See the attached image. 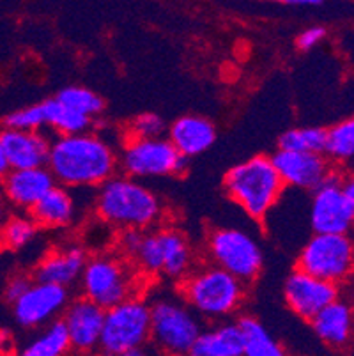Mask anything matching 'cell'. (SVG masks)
I'll list each match as a JSON object with an SVG mask.
<instances>
[{"label": "cell", "mask_w": 354, "mask_h": 356, "mask_svg": "<svg viewBox=\"0 0 354 356\" xmlns=\"http://www.w3.org/2000/svg\"><path fill=\"white\" fill-rule=\"evenodd\" d=\"M119 167V154L103 135L86 131L55 137L50 142L47 168L64 188H99L112 179Z\"/></svg>", "instance_id": "6da1fadb"}, {"label": "cell", "mask_w": 354, "mask_h": 356, "mask_svg": "<svg viewBox=\"0 0 354 356\" xmlns=\"http://www.w3.org/2000/svg\"><path fill=\"white\" fill-rule=\"evenodd\" d=\"M117 254L144 277H165L181 282L195 268V250L190 239L179 229L124 231L117 238Z\"/></svg>", "instance_id": "7a4b0ae2"}, {"label": "cell", "mask_w": 354, "mask_h": 356, "mask_svg": "<svg viewBox=\"0 0 354 356\" xmlns=\"http://www.w3.org/2000/svg\"><path fill=\"white\" fill-rule=\"evenodd\" d=\"M97 218L117 231H149L163 220V202L149 186L128 176L103 183L94 197Z\"/></svg>", "instance_id": "3957f363"}, {"label": "cell", "mask_w": 354, "mask_h": 356, "mask_svg": "<svg viewBox=\"0 0 354 356\" xmlns=\"http://www.w3.org/2000/svg\"><path fill=\"white\" fill-rule=\"evenodd\" d=\"M223 190L246 216L264 222L282 199L285 186L271 156L255 154L227 170Z\"/></svg>", "instance_id": "277c9868"}, {"label": "cell", "mask_w": 354, "mask_h": 356, "mask_svg": "<svg viewBox=\"0 0 354 356\" xmlns=\"http://www.w3.org/2000/svg\"><path fill=\"white\" fill-rule=\"evenodd\" d=\"M179 298L200 319L222 323L239 312L246 300V286L209 262L195 266L179 282Z\"/></svg>", "instance_id": "5b68a950"}, {"label": "cell", "mask_w": 354, "mask_h": 356, "mask_svg": "<svg viewBox=\"0 0 354 356\" xmlns=\"http://www.w3.org/2000/svg\"><path fill=\"white\" fill-rule=\"evenodd\" d=\"M151 307V344L161 356H186L202 332L200 319L186 303L172 294L156 296Z\"/></svg>", "instance_id": "8992f818"}, {"label": "cell", "mask_w": 354, "mask_h": 356, "mask_svg": "<svg viewBox=\"0 0 354 356\" xmlns=\"http://www.w3.org/2000/svg\"><path fill=\"white\" fill-rule=\"evenodd\" d=\"M136 282L138 273L124 257L115 252H102L89 255L78 284L86 300L108 310L128 298L138 296Z\"/></svg>", "instance_id": "52a82bcc"}, {"label": "cell", "mask_w": 354, "mask_h": 356, "mask_svg": "<svg viewBox=\"0 0 354 356\" xmlns=\"http://www.w3.org/2000/svg\"><path fill=\"white\" fill-rule=\"evenodd\" d=\"M206 257L209 264L227 271L239 282H253L264 268V252L252 232L241 227H214L207 232Z\"/></svg>", "instance_id": "ba28073f"}, {"label": "cell", "mask_w": 354, "mask_h": 356, "mask_svg": "<svg viewBox=\"0 0 354 356\" xmlns=\"http://www.w3.org/2000/svg\"><path fill=\"white\" fill-rule=\"evenodd\" d=\"M151 341V307L147 300L133 296L105 310L97 353L119 356L131 349L145 348Z\"/></svg>", "instance_id": "9c48e42d"}, {"label": "cell", "mask_w": 354, "mask_h": 356, "mask_svg": "<svg viewBox=\"0 0 354 356\" xmlns=\"http://www.w3.org/2000/svg\"><path fill=\"white\" fill-rule=\"evenodd\" d=\"M296 270L340 286L354 275V239L351 234H312L298 254Z\"/></svg>", "instance_id": "30bf717a"}, {"label": "cell", "mask_w": 354, "mask_h": 356, "mask_svg": "<svg viewBox=\"0 0 354 356\" xmlns=\"http://www.w3.org/2000/svg\"><path fill=\"white\" fill-rule=\"evenodd\" d=\"M124 176L133 179H156V177L181 176L186 170L184 160L167 137L151 140H126L119 154Z\"/></svg>", "instance_id": "8fae6325"}, {"label": "cell", "mask_w": 354, "mask_h": 356, "mask_svg": "<svg viewBox=\"0 0 354 356\" xmlns=\"http://www.w3.org/2000/svg\"><path fill=\"white\" fill-rule=\"evenodd\" d=\"M337 170L312 192L308 220L314 234H349L354 229V206L340 188Z\"/></svg>", "instance_id": "7c38bea8"}, {"label": "cell", "mask_w": 354, "mask_h": 356, "mask_svg": "<svg viewBox=\"0 0 354 356\" xmlns=\"http://www.w3.org/2000/svg\"><path fill=\"white\" fill-rule=\"evenodd\" d=\"M70 302V289L34 280L13 303V316L22 328L39 330L58 321Z\"/></svg>", "instance_id": "4fadbf2b"}, {"label": "cell", "mask_w": 354, "mask_h": 356, "mask_svg": "<svg viewBox=\"0 0 354 356\" xmlns=\"http://www.w3.org/2000/svg\"><path fill=\"white\" fill-rule=\"evenodd\" d=\"M339 286L324 282L300 270L292 271L284 282L285 305L305 321H312L321 310L339 300Z\"/></svg>", "instance_id": "5bb4252c"}, {"label": "cell", "mask_w": 354, "mask_h": 356, "mask_svg": "<svg viewBox=\"0 0 354 356\" xmlns=\"http://www.w3.org/2000/svg\"><path fill=\"white\" fill-rule=\"evenodd\" d=\"M105 310L83 296L71 300L61 316V323L70 339V346L78 355H94L99 348Z\"/></svg>", "instance_id": "9a60e30c"}, {"label": "cell", "mask_w": 354, "mask_h": 356, "mask_svg": "<svg viewBox=\"0 0 354 356\" xmlns=\"http://www.w3.org/2000/svg\"><path fill=\"white\" fill-rule=\"evenodd\" d=\"M271 160L284 186H291L296 190L314 192L335 170L324 154L294 153V151L278 149L271 156Z\"/></svg>", "instance_id": "2e32d148"}, {"label": "cell", "mask_w": 354, "mask_h": 356, "mask_svg": "<svg viewBox=\"0 0 354 356\" xmlns=\"http://www.w3.org/2000/svg\"><path fill=\"white\" fill-rule=\"evenodd\" d=\"M89 254L78 243H67L47 252L32 271V280L70 289L80 282Z\"/></svg>", "instance_id": "e0dca14e"}, {"label": "cell", "mask_w": 354, "mask_h": 356, "mask_svg": "<svg viewBox=\"0 0 354 356\" xmlns=\"http://www.w3.org/2000/svg\"><path fill=\"white\" fill-rule=\"evenodd\" d=\"M0 142L11 170L47 167L51 140L43 131L4 128L0 131Z\"/></svg>", "instance_id": "ac0fdd59"}, {"label": "cell", "mask_w": 354, "mask_h": 356, "mask_svg": "<svg viewBox=\"0 0 354 356\" xmlns=\"http://www.w3.org/2000/svg\"><path fill=\"white\" fill-rule=\"evenodd\" d=\"M55 179L47 167L27 168V170H9L0 181L2 195L11 206L31 213L39 200L55 186Z\"/></svg>", "instance_id": "d6986e66"}, {"label": "cell", "mask_w": 354, "mask_h": 356, "mask_svg": "<svg viewBox=\"0 0 354 356\" xmlns=\"http://www.w3.org/2000/svg\"><path fill=\"white\" fill-rule=\"evenodd\" d=\"M167 138L184 160H191L213 147L216 142V128L202 115L186 114L168 126Z\"/></svg>", "instance_id": "ffe728a7"}, {"label": "cell", "mask_w": 354, "mask_h": 356, "mask_svg": "<svg viewBox=\"0 0 354 356\" xmlns=\"http://www.w3.org/2000/svg\"><path fill=\"white\" fill-rule=\"evenodd\" d=\"M312 330L323 344L344 349L354 339V307L346 300H335L310 321Z\"/></svg>", "instance_id": "44dd1931"}, {"label": "cell", "mask_w": 354, "mask_h": 356, "mask_svg": "<svg viewBox=\"0 0 354 356\" xmlns=\"http://www.w3.org/2000/svg\"><path fill=\"white\" fill-rule=\"evenodd\" d=\"M77 200L64 186L55 184L54 188L31 209V218L39 229L63 231L71 227L77 220Z\"/></svg>", "instance_id": "7402d4cb"}, {"label": "cell", "mask_w": 354, "mask_h": 356, "mask_svg": "<svg viewBox=\"0 0 354 356\" xmlns=\"http://www.w3.org/2000/svg\"><path fill=\"white\" fill-rule=\"evenodd\" d=\"M243 335L238 321H222L202 328L186 356H241Z\"/></svg>", "instance_id": "603a6c76"}, {"label": "cell", "mask_w": 354, "mask_h": 356, "mask_svg": "<svg viewBox=\"0 0 354 356\" xmlns=\"http://www.w3.org/2000/svg\"><path fill=\"white\" fill-rule=\"evenodd\" d=\"M238 325L243 335L241 356H289L282 342L257 317L243 316L238 319Z\"/></svg>", "instance_id": "cb8c5ba5"}, {"label": "cell", "mask_w": 354, "mask_h": 356, "mask_svg": "<svg viewBox=\"0 0 354 356\" xmlns=\"http://www.w3.org/2000/svg\"><path fill=\"white\" fill-rule=\"evenodd\" d=\"M70 351V339L64 325L58 319L39 330L16 351L15 356H67Z\"/></svg>", "instance_id": "d4e9b609"}, {"label": "cell", "mask_w": 354, "mask_h": 356, "mask_svg": "<svg viewBox=\"0 0 354 356\" xmlns=\"http://www.w3.org/2000/svg\"><path fill=\"white\" fill-rule=\"evenodd\" d=\"M45 121L47 128L51 129L55 137H66V135H78L90 131V126L94 121H90L86 115H80L73 112L71 108L58 103L57 99H45Z\"/></svg>", "instance_id": "484cf974"}, {"label": "cell", "mask_w": 354, "mask_h": 356, "mask_svg": "<svg viewBox=\"0 0 354 356\" xmlns=\"http://www.w3.org/2000/svg\"><path fill=\"white\" fill-rule=\"evenodd\" d=\"M324 156L335 163L354 160V118H347L326 129Z\"/></svg>", "instance_id": "4316f807"}, {"label": "cell", "mask_w": 354, "mask_h": 356, "mask_svg": "<svg viewBox=\"0 0 354 356\" xmlns=\"http://www.w3.org/2000/svg\"><path fill=\"white\" fill-rule=\"evenodd\" d=\"M55 99L73 110V112H77V114L89 118L90 121L99 118L103 114V110H105V99L97 92H94L92 89L83 86L64 87V89L58 90Z\"/></svg>", "instance_id": "83f0119b"}, {"label": "cell", "mask_w": 354, "mask_h": 356, "mask_svg": "<svg viewBox=\"0 0 354 356\" xmlns=\"http://www.w3.org/2000/svg\"><path fill=\"white\" fill-rule=\"evenodd\" d=\"M324 145H326V129L316 128V126L291 128L278 138L280 151L324 154Z\"/></svg>", "instance_id": "f1b7e54d"}, {"label": "cell", "mask_w": 354, "mask_h": 356, "mask_svg": "<svg viewBox=\"0 0 354 356\" xmlns=\"http://www.w3.org/2000/svg\"><path fill=\"white\" fill-rule=\"evenodd\" d=\"M39 227L31 215H11L0 227V247L18 252L27 248L38 238Z\"/></svg>", "instance_id": "f546056e"}, {"label": "cell", "mask_w": 354, "mask_h": 356, "mask_svg": "<svg viewBox=\"0 0 354 356\" xmlns=\"http://www.w3.org/2000/svg\"><path fill=\"white\" fill-rule=\"evenodd\" d=\"M167 131L163 118L154 112L138 114L126 124V140H151L161 138Z\"/></svg>", "instance_id": "4dcf8cb0"}, {"label": "cell", "mask_w": 354, "mask_h": 356, "mask_svg": "<svg viewBox=\"0 0 354 356\" xmlns=\"http://www.w3.org/2000/svg\"><path fill=\"white\" fill-rule=\"evenodd\" d=\"M6 128L22 129V131H43L47 128L43 102L11 112L6 118Z\"/></svg>", "instance_id": "1f68e13d"}, {"label": "cell", "mask_w": 354, "mask_h": 356, "mask_svg": "<svg viewBox=\"0 0 354 356\" xmlns=\"http://www.w3.org/2000/svg\"><path fill=\"white\" fill-rule=\"evenodd\" d=\"M328 31L323 25H312V27L303 29L300 34L296 35V47L300 51H310L316 47H319L324 40H326Z\"/></svg>", "instance_id": "d6a6232c"}, {"label": "cell", "mask_w": 354, "mask_h": 356, "mask_svg": "<svg viewBox=\"0 0 354 356\" xmlns=\"http://www.w3.org/2000/svg\"><path fill=\"white\" fill-rule=\"evenodd\" d=\"M32 282H34V280H32V277H29V275H24V273L13 275L8 282H6V287H4V296L8 298V302L13 305V303H15L22 294H25V291L31 287Z\"/></svg>", "instance_id": "836d02e7"}, {"label": "cell", "mask_w": 354, "mask_h": 356, "mask_svg": "<svg viewBox=\"0 0 354 356\" xmlns=\"http://www.w3.org/2000/svg\"><path fill=\"white\" fill-rule=\"evenodd\" d=\"M340 188H342L346 199L354 206V172L340 176Z\"/></svg>", "instance_id": "e575fe53"}, {"label": "cell", "mask_w": 354, "mask_h": 356, "mask_svg": "<svg viewBox=\"0 0 354 356\" xmlns=\"http://www.w3.org/2000/svg\"><path fill=\"white\" fill-rule=\"evenodd\" d=\"M282 4L289 8H321L323 2L321 0H285Z\"/></svg>", "instance_id": "d590c367"}, {"label": "cell", "mask_w": 354, "mask_h": 356, "mask_svg": "<svg viewBox=\"0 0 354 356\" xmlns=\"http://www.w3.org/2000/svg\"><path fill=\"white\" fill-rule=\"evenodd\" d=\"M119 356H161L160 353L156 351L154 348L147 349V348H138V349H131V351H126Z\"/></svg>", "instance_id": "8d00e7d4"}, {"label": "cell", "mask_w": 354, "mask_h": 356, "mask_svg": "<svg viewBox=\"0 0 354 356\" xmlns=\"http://www.w3.org/2000/svg\"><path fill=\"white\" fill-rule=\"evenodd\" d=\"M9 170H11V168H9L8 158H6V153H4V147H2V142H0V181L8 176Z\"/></svg>", "instance_id": "74e56055"}, {"label": "cell", "mask_w": 354, "mask_h": 356, "mask_svg": "<svg viewBox=\"0 0 354 356\" xmlns=\"http://www.w3.org/2000/svg\"><path fill=\"white\" fill-rule=\"evenodd\" d=\"M9 216H11V215H9V211H8V206L4 204V200L0 199V227L4 225L6 220H8Z\"/></svg>", "instance_id": "f35d334b"}]
</instances>
